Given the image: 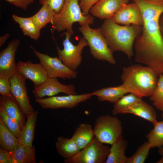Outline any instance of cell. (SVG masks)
Listing matches in <instances>:
<instances>
[{
    "label": "cell",
    "instance_id": "obj_29",
    "mask_svg": "<svg viewBox=\"0 0 163 163\" xmlns=\"http://www.w3.org/2000/svg\"><path fill=\"white\" fill-rule=\"evenodd\" d=\"M153 129L146 136L151 148L163 146V120L153 124Z\"/></svg>",
    "mask_w": 163,
    "mask_h": 163
},
{
    "label": "cell",
    "instance_id": "obj_13",
    "mask_svg": "<svg viewBox=\"0 0 163 163\" xmlns=\"http://www.w3.org/2000/svg\"><path fill=\"white\" fill-rule=\"evenodd\" d=\"M18 39L12 40L0 53V78H10L17 72L16 52L20 45Z\"/></svg>",
    "mask_w": 163,
    "mask_h": 163
},
{
    "label": "cell",
    "instance_id": "obj_14",
    "mask_svg": "<svg viewBox=\"0 0 163 163\" xmlns=\"http://www.w3.org/2000/svg\"><path fill=\"white\" fill-rule=\"evenodd\" d=\"M117 24L125 25L133 24L142 26L143 18L141 11L135 2L123 5L112 18Z\"/></svg>",
    "mask_w": 163,
    "mask_h": 163
},
{
    "label": "cell",
    "instance_id": "obj_37",
    "mask_svg": "<svg viewBox=\"0 0 163 163\" xmlns=\"http://www.w3.org/2000/svg\"><path fill=\"white\" fill-rule=\"evenodd\" d=\"M6 1L23 10H26L28 6L34 3L35 0H5Z\"/></svg>",
    "mask_w": 163,
    "mask_h": 163
},
{
    "label": "cell",
    "instance_id": "obj_16",
    "mask_svg": "<svg viewBox=\"0 0 163 163\" xmlns=\"http://www.w3.org/2000/svg\"><path fill=\"white\" fill-rule=\"evenodd\" d=\"M129 0H100L90 9L92 15L101 19L112 18L123 5Z\"/></svg>",
    "mask_w": 163,
    "mask_h": 163
},
{
    "label": "cell",
    "instance_id": "obj_1",
    "mask_svg": "<svg viewBox=\"0 0 163 163\" xmlns=\"http://www.w3.org/2000/svg\"><path fill=\"white\" fill-rule=\"evenodd\" d=\"M132 0L139 7L143 18L142 32L134 43L135 60L150 67L159 76L163 74V39L159 26L163 3Z\"/></svg>",
    "mask_w": 163,
    "mask_h": 163
},
{
    "label": "cell",
    "instance_id": "obj_42",
    "mask_svg": "<svg viewBox=\"0 0 163 163\" xmlns=\"http://www.w3.org/2000/svg\"><path fill=\"white\" fill-rule=\"evenodd\" d=\"M158 163H163V156L157 162Z\"/></svg>",
    "mask_w": 163,
    "mask_h": 163
},
{
    "label": "cell",
    "instance_id": "obj_20",
    "mask_svg": "<svg viewBox=\"0 0 163 163\" xmlns=\"http://www.w3.org/2000/svg\"><path fill=\"white\" fill-rule=\"evenodd\" d=\"M95 137L92 126L88 123H80L72 137L80 149L87 145Z\"/></svg>",
    "mask_w": 163,
    "mask_h": 163
},
{
    "label": "cell",
    "instance_id": "obj_9",
    "mask_svg": "<svg viewBox=\"0 0 163 163\" xmlns=\"http://www.w3.org/2000/svg\"><path fill=\"white\" fill-rule=\"evenodd\" d=\"M30 47L46 70L49 78H59L66 79L75 78L77 77V72L67 67L59 57H52L39 52L31 46Z\"/></svg>",
    "mask_w": 163,
    "mask_h": 163
},
{
    "label": "cell",
    "instance_id": "obj_24",
    "mask_svg": "<svg viewBox=\"0 0 163 163\" xmlns=\"http://www.w3.org/2000/svg\"><path fill=\"white\" fill-rule=\"evenodd\" d=\"M14 21L18 23L23 34L37 40L40 35V29L34 23L31 17H23L14 14L12 15Z\"/></svg>",
    "mask_w": 163,
    "mask_h": 163
},
{
    "label": "cell",
    "instance_id": "obj_33",
    "mask_svg": "<svg viewBox=\"0 0 163 163\" xmlns=\"http://www.w3.org/2000/svg\"><path fill=\"white\" fill-rule=\"evenodd\" d=\"M42 5L46 4L50 6L56 13H59L62 9L65 0H38Z\"/></svg>",
    "mask_w": 163,
    "mask_h": 163
},
{
    "label": "cell",
    "instance_id": "obj_32",
    "mask_svg": "<svg viewBox=\"0 0 163 163\" xmlns=\"http://www.w3.org/2000/svg\"><path fill=\"white\" fill-rule=\"evenodd\" d=\"M0 118L8 130L18 139L22 129L18 122L9 117L1 110H0Z\"/></svg>",
    "mask_w": 163,
    "mask_h": 163
},
{
    "label": "cell",
    "instance_id": "obj_22",
    "mask_svg": "<svg viewBox=\"0 0 163 163\" xmlns=\"http://www.w3.org/2000/svg\"><path fill=\"white\" fill-rule=\"evenodd\" d=\"M55 146L59 154L65 159L74 156L81 150L72 137H58L55 143Z\"/></svg>",
    "mask_w": 163,
    "mask_h": 163
},
{
    "label": "cell",
    "instance_id": "obj_28",
    "mask_svg": "<svg viewBox=\"0 0 163 163\" xmlns=\"http://www.w3.org/2000/svg\"><path fill=\"white\" fill-rule=\"evenodd\" d=\"M18 139L7 128L0 118V145L9 152H13L19 144Z\"/></svg>",
    "mask_w": 163,
    "mask_h": 163
},
{
    "label": "cell",
    "instance_id": "obj_34",
    "mask_svg": "<svg viewBox=\"0 0 163 163\" xmlns=\"http://www.w3.org/2000/svg\"><path fill=\"white\" fill-rule=\"evenodd\" d=\"M0 95L2 96L12 95L10 78H0Z\"/></svg>",
    "mask_w": 163,
    "mask_h": 163
},
{
    "label": "cell",
    "instance_id": "obj_12",
    "mask_svg": "<svg viewBox=\"0 0 163 163\" xmlns=\"http://www.w3.org/2000/svg\"><path fill=\"white\" fill-rule=\"evenodd\" d=\"M60 93L67 95L76 94L73 85L62 84L56 78H49L43 83L34 87L32 91L35 99H42L46 96H53Z\"/></svg>",
    "mask_w": 163,
    "mask_h": 163
},
{
    "label": "cell",
    "instance_id": "obj_41",
    "mask_svg": "<svg viewBox=\"0 0 163 163\" xmlns=\"http://www.w3.org/2000/svg\"><path fill=\"white\" fill-rule=\"evenodd\" d=\"M158 152L160 155L163 156V146L159 148Z\"/></svg>",
    "mask_w": 163,
    "mask_h": 163
},
{
    "label": "cell",
    "instance_id": "obj_26",
    "mask_svg": "<svg viewBox=\"0 0 163 163\" xmlns=\"http://www.w3.org/2000/svg\"><path fill=\"white\" fill-rule=\"evenodd\" d=\"M142 100L135 94L129 93L125 95L114 103L112 113L113 116L126 113L128 109Z\"/></svg>",
    "mask_w": 163,
    "mask_h": 163
},
{
    "label": "cell",
    "instance_id": "obj_25",
    "mask_svg": "<svg viewBox=\"0 0 163 163\" xmlns=\"http://www.w3.org/2000/svg\"><path fill=\"white\" fill-rule=\"evenodd\" d=\"M15 163H36L34 146L30 147L19 144L13 152H10Z\"/></svg>",
    "mask_w": 163,
    "mask_h": 163
},
{
    "label": "cell",
    "instance_id": "obj_3",
    "mask_svg": "<svg viewBox=\"0 0 163 163\" xmlns=\"http://www.w3.org/2000/svg\"><path fill=\"white\" fill-rule=\"evenodd\" d=\"M158 77L150 67L134 64L123 68L121 79L130 93L142 98L152 94L156 86Z\"/></svg>",
    "mask_w": 163,
    "mask_h": 163
},
{
    "label": "cell",
    "instance_id": "obj_8",
    "mask_svg": "<svg viewBox=\"0 0 163 163\" xmlns=\"http://www.w3.org/2000/svg\"><path fill=\"white\" fill-rule=\"evenodd\" d=\"M95 137L73 157L65 159V163H104L109 154L110 147L104 145Z\"/></svg>",
    "mask_w": 163,
    "mask_h": 163
},
{
    "label": "cell",
    "instance_id": "obj_10",
    "mask_svg": "<svg viewBox=\"0 0 163 163\" xmlns=\"http://www.w3.org/2000/svg\"><path fill=\"white\" fill-rule=\"evenodd\" d=\"M92 96L91 93L63 96H54L46 98L35 99V101L42 108L45 109H72L81 103L90 99Z\"/></svg>",
    "mask_w": 163,
    "mask_h": 163
},
{
    "label": "cell",
    "instance_id": "obj_4",
    "mask_svg": "<svg viewBox=\"0 0 163 163\" xmlns=\"http://www.w3.org/2000/svg\"><path fill=\"white\" fill-rule=\"evenodd\" d=\"M94 18L89 14L84 15L78 0H65L61 11L54 15L52 24L53 29L58 32L66 30L72 35L73 24L78 22L80 26L93 23Z\"/></svg>",
    "mask_w": 163,
    "mask_h": 163
},
{
    "label": "cell",
    "instance_id": "obj_19",
    "mask_svg": "<svg viewBox=\"0 0 163 163\" xmlns=\"http://www.w3.org/2000/svg\"><path fill=\"white\" fill-rule=\"evenodd\" d=\"M128 142L122 136L111 145L105 163H126L125 152Z\"/></svg>",
    "mask_w": 163,
    "mask_h": 163
},
{
    "label": "cell",
    "instance_id": "obj_38",
    "mask_svg": "<svg viewBox=\"0 0 163 163\" xmlns=\"http://www.w3.org/2000/svg\"><path fill=\"white\" fill-rule=\"evenodd\" d=\"M9 34H6L0 37V47L2 46L5 43V41L9 37Z\"/></svg>",
    "mask_w": 163,
    "mask_h": 163
},
{
    "label": "cell",
    "instance_id": "obj_17",
    "mask_svg": "<svg viewBox=\"0 0 163 163\" xmlns=\"http://www.w3.org/2000/svg\"><path fill=\"white\" fill-rule=\"evenodd\" d=\"M0 110L17 121L22 129L26 121V115L12 95L0 96Z\"/></svg>",
    "mask_w": 163,
    "mask_h": 163
},
{
    "label": "cell",
    "instance_id": "obj_5",
    "mask_svg": "<svg viewBox=\"0 0 163 163\" xmlns=\"http://www.w3.org/2000/svg\"><path fill=\"white\" fill-rule=\"evenodd\" d=\"M78 29L87 40L90 53L94 58L106 61L112 65L116 64L113 52L109 48L101 27L94 29L90 28L88 25H83Z\"/></svg>",
    "mask_w": 163,
    "mask_h": 163
},
{
    "label": "cell",
    "instance_id": "obj_18",
    "mask_svg": "<svg viewBox=\"0 0 163 163\" xmlns=\"http://www.w3.org/2000/svg\"><path fill=\"white\" fill-rule=\"evenodd\" d=\"M91 93L92 96H97L100 102L107 101L114 104L123 96L130 93L125 85L122 83L117 86L103 88Z\"/></svg>",
    "mask_w": 163,
    "mask_h": 163
},
{
    "label": "cell",
    "instance_id": "obj_36",
    "mask_svg": "<svg viewBox=\"0 0 163 163\" xmlns=\"http://www.w3.org/2000/svg\"><path fill=\"white\" fill-rule=\"evenodd\" d=\"M0 163H15L10 152L2 147L0 148Z\"/></svg>",
    "mask_w": 163,
    "mask_h": 163
},
{
    "label": "cell",
    "instance_id": "obj_11",
    "mask_svg": "<svg viewBox=\"0 0 163 163\" xmlns=\"http://www.w3.org/2000/svg\"><path fill=\"white\" fill-rule=\"evenodd\" d=\"M27 79L18 71L10 78L11 94L27 117L34 110L28 95Z\"/></svg>",
    "mask_w": 163,
    "mask_h": 163
},
{
    "label": "cell",
    "instance_id": "obj_6",
    "mask_svg": "<svg viewBox=\"0 0 163 163\" xmlns=\"http://www.w3.org/2000/svg\"><path fill=\"white\" fill-rule=\"evenodd\" d=\"M93 129L95 137L99 141L111 145L122 136L123 131L120 119L109 115L98 117L96 120Z\"/></svg>",
    "mask_w": 163,
    "mask_h": 163
},
{
    "label": "cell",
    "instance_id": "obj_21",
    "mask_svg": "<svg viewBox=\"0 0 163 163\" xmlns=\"http://www.w3.org/2000/svg\"><path fill=\"white\" fill-rule=\"evenodd\" d=\"M38 114V111H34L29 116L21 130L18 139L19 143L32 147L34 140L36 124Z\"/></svg>",
    "mask_w": 163,
    "mask_h": 163
},
{
    "label": "cell",
    "instance_id": "obj_15",
    "mask_svg": "<svg viewBox=\"0 0 163 163\" xmlns=\"http://www.w3.org/2000/svg\"><path fill=\"white\" fill-rule=\"evenodd\" d=\"M17 71L34 83V87H37L45 82L49 78L46 70L40 63H34L30 61H18L17 64Z\"/></svg>",
    "mask_w": 163,
    "mask_h": 163
},
{
    "label": "cell",
    "instance_id": "obj_31",
    "mask_svg": "<svg viewBox=\"0 0 163 163\" xmlns=\"http://www.w3.org/2000/svg\"><path fill=\"white\" fill-rule=\"evenodd\" d=\"M152 148L147 142L140 145L131 156L128 157L126 163H143L147 158L150 149Z\"/></svg>",
    "mask_w": 163,
    "mask_h": 163
},
{
    "label": "cell",
    "instance_id": "obj_40",
    "mask_svg": "<svg viewBox=\"0 0 163 163\" xmlns=\"http://www.w3.org/2000/svg\"><path fill=\"white\" fill-rule=\"evenodd\" d=\"M147 2L157 4H161L163 3V0H144Z\"/></svg>",
    "mask_w": 163,
    "mask_h": 163
},
{
    "label": "cell",
    "instance_id": "obj_23",
    "mask_svg": "<svg viewBox=\"0 0 163 163\" xmlns=\"http://www.w3.org/2000/svg\"><path fill=\"white\" fill-rule=\"evenodd\" d=\"M126 113L134 114L153 124L157 121V114L154 108L142 100L130 107Z\"/></svg>",
    "mask_w": 163,
    "mask_h": 163
},
{
    "label": "cell",
    "instance_id": "obj_2",
    "mask_svg": "<svg viewBox=\"0 0 163 163\" xmlns=\"http://www.w3.org/2000/svg\"><path fill=\"white\" fill-rule=\"evenodd\" d=\"M101 28L111 50L121 51L130 59L134 54L135 41L142 32V27L133 24L120 25L111 18L105 19Z\"/></svg>",
    "mask_w": 163,
    "mask_h": 163
},
{
    "label": "cell",
    "instance_id": "obj_27",
    "mask_svg": "<svg viewBox=\"0 0 163 163\" xmlns=\"http://www.w3.org/2000/svg\"><path fill=\"white\" fill-rule=\"evenodd\" d=\"M42 6L38 11L31 18L34 23L40 30L48 23H53L56 12L48 5Z\"/></svg>",
    "mask_w": 163,
    "mask_h": 163
},
{
    "label": "cell",
    "instance_id": "obj_43",
    "mask_svg": "<svg viewBox=\"0 0 163 163\" xmlns=\"http://www.w3.org/2000/svg\"><path fill=\"white\" fill-rule=\"evenodd\" d=\"M162 117L163 119V110L162 111Z\"/></svg>",
    "mask_w": 163,
    "mask_h": 163
},
{
    "label": "cell",
    "instance_id": "obj_39",
    "mask_svg": "<svg viewBox=\"0 0 163 163\" xmlns=\"http://www.w3.org/2000/svg\"><path fill=\"white\" fill-rule=\"evenodd\" d=\"M159 26L161 34L163 39V13L161 15L160 18Z\"/></svg>",
    "mask_w": 163,
    "mask_h": 163
},
{
    "label": "cell",
    "instance_id": "obj_30",
    "mask_svg": "<svg viewBox=\"0 0 163 163\" xmlns=\"http://www.w3.org/2000/svg\"><path fill=\"white\" fill-rule=\"evenodd\" d=\"M150 100L154 106L161 111L163 110V74L159 76L156 86L152 94Z\"/></svg>",
    "mask_w": 163,
    "mask_h": 163
},
{
    "label": "cell",
    "instance_id": "obj_35",
    "mask_svg": "<svg viewBox=\"0 0 163 163\" xmlns=\"http://www.w3.org/2000/svg\"><path fill=\"white\" fill-rule=\"evenodd\" d=\"M100 0H79V4L84 15L89 14L91 8Z\"/></svg>",
    "mask_w": 163,
    "mask_h": 163
},
{
    "label": "cell",
    "instance_id": "obj_7",
    "mask_svg": "<svg viewBox=\"0 0 163 163\" xmlns=\"http://www.w3.org/2000/svg\"><path fill=\"white\" fill-rule=\"evenodd\" d=\"M62 35H65L62 42L63 49L61 50L56 45L58 57L67 67L75 71L81 64L82 51L84 48L88 46V42L84 37H82L78 44L75 45L70 40L72 34L66 31Z\"/></svg>",
    "mask_w": 163,
    "mask_h": 163
}]
</instances>
